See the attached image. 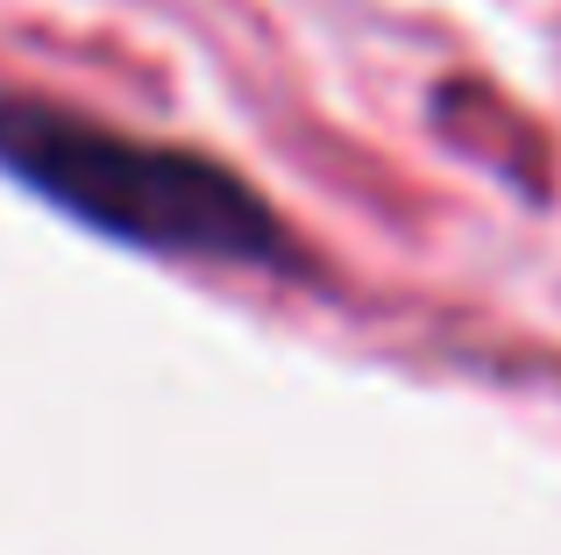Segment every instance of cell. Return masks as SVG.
<instances>
[{"mask_svg": "<svg viewBox=\"0 0 561 555\" xmlns=\"http://www.w3.org/2000/svg\"><path fill=\"white\" fill-rule=\"evenodd\" d=\"M0 171L85 222L93 236L206 264H285L291 242L242 171L179 143H142L85 114L0 100Z\"/></svg>", "mask_w": 561, "mask_h": 555, "instance_id": "6da1fadb", "label": "cell"}]
</instances>
